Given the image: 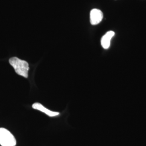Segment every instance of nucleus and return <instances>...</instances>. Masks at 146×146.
Wrapping results in <instances>:
<instances>
[{
    "mask_svg": "<svg viewBox=\"0 0 146 146\" xmlns=\"http://www.w3.org/2000/svg\"><path fill=\"white\" fill-rule=\"evenodd\" d=\"M9 62L18 75L25 78L28 77L29 67L28 63L27 61L16 57H13L9 59Z\"/></svg>",
    "mask_w": 146,
    "mask_h": 146,
    "instance_id": "f257e3e1",
    "label": "nucleus"
},
{
    "mask_svg": "<svg viewBox=\"0 0 146 146\" xmlns=\"http://www.w3.org/2000/svg\"><path fill=\"white\" fill-rule=\"evenodd\" d=\"M0 145L2 146H15L16 145L15 137L4 128H0Z\"/></svg>",
    "mask_w": 146,
    "mask_h": 146,
    "instance_id": "f03ea898",
    "label": "nucleus"
},
{
    "mask_svg": "<svg viewBox=\"0 0 146 146\" xmlns=\"http://www.w3.org/2000/svg\"><path fill=\"white\" fill-rule=\"evenodd\" d=\"M104 15L101 11L98 9H93L90 13V21L92 25H96L103 19Z\"/></svg>",
    "mask_w": 146,
    "mask_h": 146,
    "instance_id": "7ed1b4c3",
    "label": "nucleus"
},
{
    "mask_svg": "<svg viewBox=\"0 0 146 146\" xmlns=\"http://www.w3.org/2000/svg\"><path fill=\"white\" fill-rule=\"evenodd\" d=\"M32 107L34 110H40L43 113H44V114H46V115L49 116H50V117L56 116H58V115L60 114V113L58 112L53 111L47 109L46 107H44L42 104H41L40 103H37V102L34 103V104L32 105Z\"/></svg>",
    "mask_w": 146,
    "mask_h": 146,
    "instance_id": "20e7f679",
    "label": "nucleus"
},
{
    "mask_svg": "<svg viewBox=\"0 0 146 146\" xmlns=\"http://www.w3.org/2000/svg\"><path fill=\"white\" fill-rule=\"evenodd\" d=\"M115 33L114 31H108L106 34L101 38V46L104 49L109 48L110 44V41L112 37L114 36Z\"/></svg>",
    "mask_w": 146,
    "mask_h": 146,
    "instance_id": "39448f33",
    "label": "nucleus"
}]
</instances>
